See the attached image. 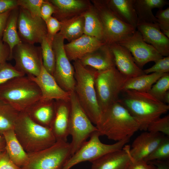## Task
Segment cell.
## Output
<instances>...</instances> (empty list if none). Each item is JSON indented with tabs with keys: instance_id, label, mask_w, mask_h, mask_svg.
I'll use <instances>...</instances> for the list:
<instances>
[{
	"instance_id": "cell-1",
	"label": "cell",
	"mask_w": 169,
	"mask_h": 169,
	"mask_svg": "<svg viewBox=\"0 0 169 169\" xmlns=\"http://www.w3.org/2000/svg\"><path fill=\"white\" fill-rule=\"evenodd\" d=\"M118 102L135 119L139 130L146 131L149 125L169 110V105L158 100L148 92L127 90L122 91Z\"/></svg>"
},
{
	"instance_id": "cell-2",
	"label": "cell",
	"mask_w": 169,
	"mask_h": 169,
	"mask_svg": "<svg viewBox=\"0 0 169 169\" xmlns=\"http://www.w3.org/2000/svg\"><path fill=\"white\" fill-rule=\"evenodd\" d=\"M95 126L101 136L117 141L131 138L139 130L136 121L118 101L102 113Z\"/></svg>"
},
{
	"instance_id": "cell-3",
	"label": "cell",
	"mask_w": 169,
	"mask_h": 169,
	"mask_svg": "<svg viewBox=\"0 0 169 169\" xmlns=\"http://www.w3.org/2000/svg\"><path fill=\"white\" fill-rule=\"evenodd\" d=\"M41 97L38 85L26 75L13 78L0 85V101L19 112L25 111Z\"/></svg>"
},
{
	"instance_id": "cell-4",
	"label": "cell",
	"mask_w": 169,
	"mask_h": 169,
	"mask_svg": "<svg viewBox=\"0 0 169 169\" xmlns=\"http://www.w3.org/2000/svg\"><path fill=\"white\" fill-rule=\"evenodd\" d=\"M14 131L18 140L28 153L46 149L56 141L50 128L35 122L25 112L19 113Z\"/></svg>"
},
{
	"instance_id": "cell-5",
	"label": "cell",
	"mask_w": 169,
	"mask_h": 169,
	"mask_svg": "<svg viewBox=\"0 0 169 169\" xmlns=\"http://www.w3.org/2000/svg\"><path fill=\"white\" fill-rule=\"evenodd\" d=\"M73 66L75 80L74 92L81 107L92 122L96 125L102 115L95 87L96 70L87 68L79 60L74 61Z\"/></svg>"
},
{
	"instance_id": "cell-6",
	"label": "cell",
	"mask_w": 169,
	"mask_h": 169,
	"mask_svg": "<svg viewBox=\"0 0 169 169\" xmlns=\"http://www.w3.org/2000/svg\"><path fill=\"white\" fill-rule=\"evenodd\" d=\"M126 79L115 67L104 71L96 70L95 87L102 114L118 101Z\"/></svg>"
},
{
	"instance_id": "cell-7",
	"label": "cell",
	"mask_w": 169,
	"mask_h": 169,
	"mask_svg": "<svg viewBox=\"0 0 169 169\" xmlns=\"http://www.w3.org/2000/svg\"><path fill=\"white\" fill-rule=\"evenodd\" d=\"M28 154V160L21 169H62L72 155L71 146L67 141H58L48 148Z\"/></svg>"
},
{
	"instance_id": "cell-8",
	"label": "cell",
	"mask_w": 169,
	"mask_h": 169,
	"mask_svg": "<svg viewBox=\"0 0 169 169\" xmlns=\"http://www.w3.org/2000/svg\"><path fill=\"white\" fill-rule=\"evenodd\" d=\"M101 135L97 131L93 133L89 140L86 141L68 159L62 169H70L81 162L95 160L110 152L120 150L130 141L127 138L111 144L102 143L100 139Z\"/></svg>"
},
{
	"instance_id": "cell-9",
	"label": "cell",
	"mask_w": 169,
	"mask_h": 169,
	"mask_svg": "<svg viewBox=\"0 0 169 169\" xmlns=\"http://www.w3.org/2000/svg\"><path fill=\"white\" fill-rule=\"evenodd\" d=\"M70 102L71 114L69 133L72 137L70 143L72 155L98 130L81 107L74 91L70 93Z\"/></svg>"
},
{
	"instance_id": "cell-10",
	"label": "cell",
	"mask_w": 169,
	"mask_h": 169,
	"mask_svg": "<svg viewBox=\"0 0 169 169\" xmlns=\"http://www.w3.org/2000/svg\"><path fill=\"white\" fill-rule=\"evenodd\" d=\"M64 39L59 33L54 37L52 44L55 58L53 76L59 86L64 91H74L75 85L74 69L66 53Z\"/></svg>"
},
{
	"instance_id": "cell-11",
	"label": "cell",
	"mask_w": 169,
	"mask_h": 169,
	"mask_svg": "<svg viewBox=\"0 0 169 169\" xmlns=\"http://www.w3.org/2000/svg\"><path fill=\"white\" fill-rule=\"evenodd\" d=\"M97 11L103 27L104 42L109 45L118 43L132 35L136 29L119 19L106 1L97 3Z\"/></svg>"
},
{
	"instance_id": "cell-12",
	"label": "cell",
	"mask_w": 169,
	"mask_h": 169,
	"mask_svg": "<svg viewBox=\"0 0 169 169\" xmlns=\"http://www.w3.org/2000/svg\"><path fill=\"white\" fill-rule=\"evenodd\" d=\"M15 61V67L29 76H37L43 65L40 47L22 42L13 49L12 59Z\"/></svg>"
},
{
	"instance_id": "cell-13",
	"label": "cell",
	"mask_w": 169,
	"mask_h": 169,
	"mask_svg": "<svg viewBox=\"0 0 169 169\" xmlns=\"http://www.w3.org/2000/svg\"><path fill=\"white\" fill-rule=\"evenodd\" d=\"M17 28L22 42L32 44H40L48 34L44 21L41 18L33 16L20 7L19 8Z\"/></svg>"
},
{
	"instance_id": "cell-14",
	"label": "cell",
	"mask_w": 169,
	"mask_h": 169,
	"mask_svg": "<svg viewBox=\"0 0 169 169\" xmlns=\"http://www.w3.org/2000/svg\"><path fill=\"white\" fill-rule=\"evenodd\" d=\"M118 43L130 52L135 63L141 69L147 63L155 62L163 57L152 45L144 41L140 33L136 30L132 35Z\"/></svg>"
},
{
	"instance_id": "cell-15",
	"label": "cell",
	"mask_w": 169,
	"mask_h": 169,
	"mask_svg": "<svg viewBox=\"0 0 169 169\" xmlns=\"http://www.w3.org/2000/svg\"><path fill=\"white\" fill-rule=\"evenodd\" d=\"M39 87L41 99L46 100H69L70 93L64 90L58 84L53 76L43 65L37 76H29Z\"/></svg>"
},
{
	"instance_id": "cell-16",
	"label": "cell",
	"mask_w": 169,
	"mask_h": 169,
	"mask_svg": "<svg viewBox=\"0 0 169 169\" xmlns=\"http://www.w3.org/2000/svg\"><path fill=\"white\" fill-rule=\"evenodd\" d=\"M116 68L126 79L145 74L135 63L130 52L118 43L109 45Z\"/></svg>"
},
{
	"instance_id": "cell-17",
	"label": "cell",
	"mask_w": 169,
	"mask_h": 169,
	"mask_svg": "<svg viewBox=\"0 0 169 169\" xmlns=\"http://www.w3.org/2000/svg\"><path fill=\"white\" fill-rule=\"evenodd\" d=\"M136 28L146 42L162 56H169V38L163 34L158 23L139 21Z\"/></svg>"
},
{
	"instance_id": "cell-18",
	"label": "cell",
	"mask_w": 169,
	"mask_h": 169,
	"mask_svg": "<svg viewBox=\"0 0 169 169\" xmlns=\"http://www.w3.org/2000/svg\"><path fill=\"white\" fill-rule=\"evenodd\" d=\"M167 137L161 133L144 132L134 141L129 154L134 160H144Z\"/></svg>"
},
{
	"instance_id": "cell-19",
	"label": "cell",
	"mask_w": 169,
	"mask_h": 169,
	"mask_svg": "<svg viewBox=\"0 0 169 169\" xmlns=\"http://www.w3.org/2000/svg\"><path fill=\"white\" fill-rule=\"evenodd\" d=\"M70 114V100H55V115L50 128L56 141H67Z\"/></svg>"
},
{
	"instance_id": "cell-20",
	"label": "cell",
	"mask_w": 169,
	"mask_h": 169,
	"mask_svg": "<svg viewBox=\"0 0 169 169\" xmlns=\"http://www.w3.org/2000/svg\"><path fill=\"white\" fill-rule=\"evenodd\" d=\"M105 44L104 42L95 37L83 34L77 39L64 44V48L69 60L74 61L95 51Z\"/></svg>"
},
{
	"instance_id": "cell-21",
	"label": "cell",
	"mask_w": 169,
	"mask_h": 169,
	"mask_svg": "<svg viewBox=\"0 0 169 169\" xmlns=\"http://www.w3.org/2000/svg\"><path fill=\"white\" fill-rule=\"evenodd\" d=\"M130 146L125 145L122 149L106 154L91 162V169H127L131 159Z\"/></svg>"
},
{
	"instance_id": "cell-22",
	"label": "cell",
	"mask_w": 169,
	"mask_h": 169,
	"mask_svg": "<svg viewBox=\"0 0 169 169\" xmlns=\"http://www.w3.org/2000/svg\"><path fill=\"white\" fill-rule=\"evenodd\" d=\"M79 60L83 66L91 67L98 71L115 67L111 50L109 45L106 44L95 51L85 55Z\"/></svg>"
},
{
	"instance_id": "cell-23",
	"label": "cell",
	"mask_w": 169,
	"mask_h": 169,
	"mask_svg": "<svg viewBox=\"0 0 169 169\" xmlns=\"http://www.w3.org/2000/svg\"><path fill=\"white\" fill-rule=\"evenodd\" d=\"M37 123L50 128L55 113V100L41 99L25 111Z\"/></svg>"
},
{
	"instance_id": "cell-24",
	"label": "cell",
	"mask_w": 169,
	"mask_h": 169,
	"mask_svg": "<svg viewBox=\"0 0 169 169\" xmlns=\"http://www.w3.org/2000/svg\"><path fill=\"white\" fill-rule=\"evenodd\" d=\"M106 1L109 8L119 19L136 29L138 20L134 7V0Z\"/></svg>"
},
{
	"instance_id": "cell-25",
	"label": "cell",
	"mask_w": 169,
	"mask_h": 169,
	"mask_svg": "<svg viewBox=\"0 0 169 169\" xmlns=\"http://www.w3.org/2000/svg\"><path fill=\"white\" fill-rule=\"evenodd\" d=\"M2 135L5 141V151L12 161L21 168L28 160V153L17 138L14 129L8 130Z\"/></svg>"
},
{
	"instance_id": "cell-26",
	"label": "cell",
	"mask_w": 169,
	"mask_h": 169,
	"mask_svg": "<svg viewBox=\"0 0 169 169\" xmlns=\"http://www.w3.org/2000/svg\"><path fill=\"white\" fill-rule=\"evenodd\" d=\"M168 4V1L166 0H134V7L138 22L158 23L152 10L154 8L161 9Z\"/></svg>"
},
{
	"instance_id": "cell-27",
	"label": "cell",
	"mask_w": 169,
	"mask_h": 169,
	"mask_svg": "<svg viewBox=\"0 0 169 169\" xmlns=\"http://www.w3.org/2000/svg\"><path fill=\"white\" fill-rule=\"evenodd\" d=\"M19 14L18 7L12 10L8 18L2 40L9 47L10 50V60L14 48L21 43L17 28V21Z\"/></svg>"
},
{
	"instance_id": "cell-28",
	"label": "cell",
	"mask_w": 169,
	"mask_h": 169,
	"mask_svg": "<svg viewBox=\"0 0 169 169\" xmlns=\"http://www.w3.org/2000/svg\"><path fill=\"white\" fill-rule=\"evenodd\" d=\"M164 74L156 73L144 74L126 79L122 87V92L131 90L148 92L152 86Z\"/></svg>"
},
{
	"instance_id": "cell-29",
	"label": "cell",
	"mask_w": 169,
	"mask_h": 169,
	"mask_svg": "<svg viewBox=\"0 0 169 169\" xmlns=\"http://www.w3.org/2000/svg\"><path fill=\"white\" fill-rule=\"evenodd\" d=\"M61 27L59 33L69 42L84 34V18L82 14L61 21Z\"/></svg>"
},
{
	"instance_id": "cell-30",
	"label": "cell",
	"mask_w": 169,
	"mask_h": 169,
	"mask_svg": "<svg viewBox=\"0 0 169 169\" xmlns=\"http://www.w3.org/2000/svg\"><path fill=\"white\" fill-rule=\"evenodd\" d=\"M84 18V34L104 42V29L97 11L89 10L82 13Z\"/></svg>"
},
{
	"instance_id": "cell-31",
	"label": "cell",
	"mask_w": 169,
	"mask_h": 169,
	"mask_svg": "<svg viewBox=\"0 0 169 169\" xmlns=\"http://www.w3.org/2000/svg\"><path fill=\"white\" fill-rule=\"evenodd\" d=\"M9 105L0 101V134L14 129L19 114Z\"/></svg>"
},
{
	"instance_id": "cell-32",
	"label": "cell",
	"mask_w": 169,
	"mask_h": 169,
	"mask_svg": "<svg viewBox=\"0 0 169 169\" xmlns=\"http://www.w3.org/2000/svg\"><path fill=\"white\" fill-rule=\"evenodd\" d=\"M49 1L54 7L55 13L60 16L74 14L86 7L84 2L79 0H51Z\"/></svg>"
},
{
	"instance_id": "cell-33",
	"label": "cell",
	"mask_w": 169,
	"mask_h": 169,
	"mask_svg": "<svg viewBox=\"0 0 169 169\" xmlns=\"http://www.w3.org/2000/svg\"><path fill=\"white\" fill-rule=\"evenodd\" d=\"M52 41V40L47 35L43 38L40 43V47L43 66L53 75L55 68V58Z\"/></svg>"
},
{
	"instance_id": "cell-34",
	"label": "cell",
	"mask_w": 169,
	"mask_h": 169,
	"mask_svg": "<svg viewBox=\"0 0 169 169\" xmlns=\"http://www.w3.org/2000/svg\"><path fill=\"white\" fill-rule=\"evenodd\" d=\"M169 91V74L165 73L152 86L148 92L158 100L163 102L164 95Z\"/></svg>"
},
{
	"instance_id": "cell-35",
	"label": "cell",
	"mask_w": 169,
	"mask_h": 169,
	"mask_svg": "<svg viewBox=\"0 0 169 169\" xmlns=\"http://www.w3.org/2000/svg\"><path fill=\"white\" fill-rule=\"evenodd\" d=\"M169 158V138L167 137L144 160L148 162L155 160L166 161Z\"/></svg>"
},
{
	"instance_id": "cell-36",
	"label": "cell",
	"mask_w": 169,
	"mask_h": 169,
	"mask_svg": "<svg viewBox=\"0 0 169 169\" xmlns=\"http://www.w3.org/2000/svg\"><path fill=\"white\" fill-rule=\"evenodd\" d=\"M25 75L7 62L0 64V85L12 78Z\"/></svg>"
},
{
	"instance_id": "cell-37",
	"label": "cell",
	"mask_w": 169,
	"mask_h": 169,
	"mask_svg": "<svg viewBox=\"0 0 169 169\" xmlns=\"http://www.w3.org/2000/svg\"><path fill=\"white\" fill-rule=\"evenodd\" d=\"M148 131L161 133L169 136V115L160 117L151 123L148 127Z\"/></svg>"
},
{
	"instance_id": "cell-38",
	"label": "cell",
	"mask_w": 169,
	"mask_h": 169,
	"mask_svg": "<svg viewBox=\"0 0 169 169\" xmlns=\"http://www.w3.org/2000/svg\"><path fill=\"white\" fill-rule=\"evenodd\" d=\"M44 0H17L18 6L28 11L33 16L41 17L40 10Z\"/></svg>"
},
{
	"instance_id": "cell-39",
	"label": "cell",
	"mask_w": 169,
	"mask_h": 169,
	"mask_svg": "<svg viewBox=\"0 0 169 169\" xmlns=\"http://www.w3.org/2000/svg\"><path fill=\"white\" fill-rule=\"evenodd\" d=\"M154 62L155 64L152 66L143 70L145 74L154 73L162 74L169 73V56L163 57Z\"/></svg>"
},
{
	"instance_id": "cell-40",
	"label": "cell",
	"mask_w": 169,
	"mask_h": 169,
	"mask_svg": "<svg viewBox=\"0 0 169 169\" xmlns=\"http://www.w3.org/2000/svg\"><path fill=\"white\" fill-rule=\"evenodd\" d=\"M161 31L169 30V7L159 9L155 16Z\"/></svg>"
},
{
	"instance_id": "cell-41",
	"label": "cell",
	"mask_w": 169,
	"mask_h": 169,
	"mask_svg": "<svg viewBox=\"0 0 169 169\" xmlns=\"http://www.w3.org/2000/svg\"><path fill=\"white\" fill-rule=\"evenodd\" d=\"M47 31V35L53 40L54 36L59 31H60L61 27V22L57 18L51 17L45 22Z\"/></svg>"
},
{
	"instance_id": "cell-42",
	"label": "cell",
	"mask_w": 169,
	"mask_h": 169,
	"mask_svg": "<svg viewBox=\"0 0 169 169\" xmlns=\"http://www.w3.org/2000/svg\"><path fill=\"white\" fill-rule=\"evenodd\" d=\"M0 169H21L11 160L5 150L0 151Z\"/></svg>"
},
{
	"instance_id": "cell-43",
	"label": "cell",
	"mask_w": 169,
	"mask_h": 169,
	"mask_svg": "<svg viewBox=\"0 0 169 169\" xmlns=\"http://www.w3.org/2000/svg\"><path fill=\"white\" fill-rule=\"evenodd\" d=\"M55 12V9L54 6L49 1L44 0L41 8L40 14L41 18L45 22L52 17V15Z\"/></svg>"
},
{
	"instance_id": "cell-44",
	"label": "cell",
	"mask_w": 169,
	"mask_h": 169,
	"mask_svg": "<svg viewBox=\"0 0 169 169\" xmlns=\"http://www.w3.org/2000/svg\"><path fill=\"white\" fill-rule=\"evenodd\" d=\"M130 155L131 161L127 169H156V166L153 164L151 163L149 164L144 160H134L130 154Z\"/></svg>"
},
{
	"instance_id": "cell-45",
	"label": "cell",
	"mask_w": 169,
	"mask_h": 169,
	"mask_svg": "<svg viewBox=\"0 0 169 169\" xmlns=\"http://www.w3.org/2000/svg\"><path fill=\"white\" fill-rule=\"evenodd\" d=\"M10 52L8 46L0 40V64L10 60Z\"/></svg>"
},
{
	"instance_id": "cell-46",
	"label": "cell",
	"mask_w": 169,
	"mask_h": 169,
	"mask_svg": "<svg viewBox=\"0 0 169 169\" xmlns=\"http://www.w3.org/2000/svg\"><path fill=\"white\" fill-rule=\"evenodd\" d=\"M18 7L17 0H0V14Z\"/></svg>"
},
{
	"instance_id": "cell-47",
	"label": "cell",
	"mask_w": 169,
	"mask_h": 169,
	"mask_svg": "<svg viewBox=\"0 0 169 169\" xmlns=\"http://www.w3.org/2000/svg\"><path fill=\"white\" fill-rule=\"evenodd\" d=\"M12 10L0 14V40L2 39L8 19Z\"/></svg>"
},
{
	"instance_id": "cell-48",
	"label": "cell",
	"mask_w": 169,
	"mask_h": 169,
	"mask_svg": "<svg viewBox=\"0 0 169 169\" xmlns=\"http://www.w3.org/2000/svg\"><path fill=\"white\" fill-rule=\"evenodd\" d=\"M150 162L154 165L156 169H169L167 161L155 160Z\"/></svg>"
},
{
	"instance_id": "cell-49",
	"label": "cell",
	"mask_w": 169,
	"mask_h": 169,
	"mask_svg": "<svg viewBox=\"0 0 169 169\" xmlns=\"http://www.w3.org/2000/svg\"><path fill=\"white\" fill-rule=\"evenodd\" d=\"M5 148V141L3 135L0 134V151H4Z\"/></svg>"
},
{
	"instance_id": "cell-50",
	"label": "cell",
	"mask_w": 169,
	"mask_h": 169,
	"mask_svg": "<svg viewBox=\"0 0 169 169\" xmlns=\"http://www.w3.org/2000/svg\"><path fill=\"white\" fill-rule=\"evenodd\" d=\"M163 102L169 105V91H168L164 96Z\"/></svg>"
},
{
	"instance_id": "cell-51",
	"label": "cell",
	"mask_w": 169,
	"mask_h": 169,
	"mask_svg": "<svg viewBox=\"0 0 169 169\" xmlns=\"http://www.w3.org/2000/svg\"><path fill=\"white\" fill-rule=\"evenodd\" d=\"M163 34L169 38V30L161 31Z\"/></svg>"
}]
</instances>
